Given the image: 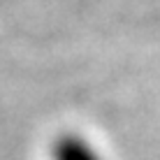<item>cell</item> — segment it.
<instances>
[{
	"label": "cell",
	"mask_w": 160,
	"mask_h": 160,
	"mask_svg": "<svg viewBox=\"0 0 160 160\" xmlns=\"http://www.w3.org/2000/svg\"><path fill=\"white\" fill-rule=\"evenodd\" d=\"M51 160H104L93 142L79 132H63L51 142Z\"/></svg>",
	"instance_id": "1"
}]
</instances>
